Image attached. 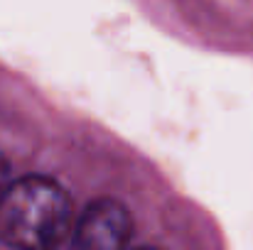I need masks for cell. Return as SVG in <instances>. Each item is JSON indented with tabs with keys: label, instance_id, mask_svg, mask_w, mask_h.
<instances>
[{
	"label": "cell",
	"instance_id": "cell-1",
	"mask_svg": "<svg viewBox=\"0 0 253 250\" xmlns=\"http://www.w3.org/2000/svg\"><path fill=\"white\" fill-rule=\"evenodd\" d=\"M72 228L67 191L44 177L7 181L0 191V243L20 250L54 248Z\"/></svg>",
	"mask_w": 253,
	"mask_h": 250
},
{
	"label": "cell",
	"instance_id": "cell-2",
	"mask_svg": "<svg viewBox=\"0 0 253 250\" xmlns=\"http://www.w3.org/2000/svg\"><path fill=\"white\" fill-rule=\"evenodd\" d=\"M133 221L116 199H98L86 206L77 223L74 243L82 250H118L130 241Z\"/></svg>",
	"mask_w": 253,
	"mask_h": 250
},
{
	"label": "cell",
	"instance_id": "cell-3",
	"mask_svg": "<svg viewBox=\"0 0 253 250\" xmlns=\"http://www.w3.org/2000/svg\"><path fill=\"white\" fill-rule=\"evenodd\" d=\"M7 172H10V167H7V160H5V157L0 155V191H2V189L7 186V181H10V174H7Z\"/></svg>",
	"mask_w": 253,
	"mask_h": 250
}]
</instances>
